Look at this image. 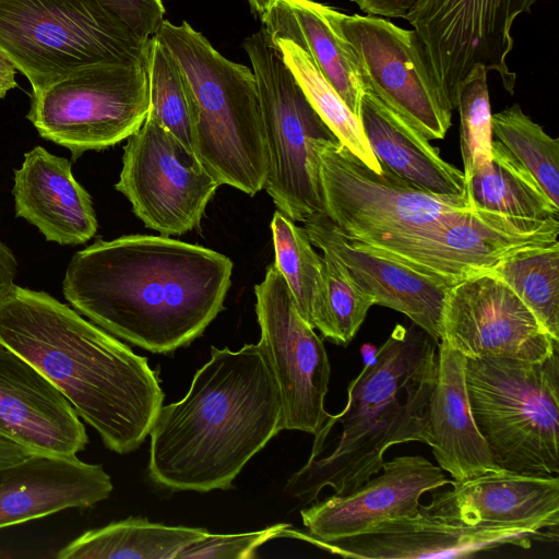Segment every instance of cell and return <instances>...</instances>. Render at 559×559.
<instances>
[{
    "label": "cell",
    "instance_id": "cell-1",
    "mask_svg": "<svg viewBox=\"0 0 559 559\" xmlns=\"http://www.w3.org/2000/svg\"><path fill=\"white\" fill-rule=\"evenodd\" d=\"M231 260L167 236L98 239L71 259L62 283L73 308L152 353L200 336L224 307Z\"/></svg>",
    "mask_w": 559,
    "mask_h": 559
},
{
    "label": "cell",
    "instance_id": "cell-2",
    "mask_svg": "<svg viewBox=\"0 0 559 559\" xmlns=\"http://www.w3.org/2000/svg\"><path fill=\"white\" fill-rule=\"evenodd\" d=\"M0 345L48 378L109 450L130 453L150 435L164 393L147 359L47 293L9 289Z\"/></svg>",
    "mask_w": 559,
    "mask_h": 559
},
{
    "label": "cell",
    "instance_id": "cell-3",
    "mask_svg": "<svg viewBox=\"0 0 559 559\" xmlns=\"http://www.w3.org/2000/svg\"><path fill=\"white\" fill-rule=\"evenodd\" d=\"M282 429L281 392L261 344L212 347L187 394L159 409L150 431V478L173 491L229 489Z\"/></svg>",
    "mask_w": 559,
    "mask_h": 559
},
{
    "label": "cell",
    "instance_id": "cell-4",
    "mask_svg": "<svg viewBox=\"0 0 559 559\" xmlns=\"http://www.w3.org/2000/svg\"><path fill=\"white\" fill-rule=\"evenodd\" d=\"M438 344L416 324L395 325L348 384L343 411L326 417L306 464L284 490L304 503L329 486L345 496L377 475L395 444L428 442V405L436 384Z\"/></svg>",
    "mask_w": 559,
    "mask_h": 559
},
{
    "label": "cell",
    "instance_id": "cell-5",
    "mask_svg": "<svg viewBox=\"0 0 559 559\" xmlns=\"http://www.w3.org/2000/svg\"><path fill=\"white\" fill-rule=\"evenodd\" d=\"M155 37L183 75L193 153L219 185L253 197L269 162L252 70L226 59L186 21L164 20Z\"/></svg>",
    "mask_w": 559,
    "mask_h": 559
},
{
    "label": "cell",
    "instance_id": "cell-6",
    "mask_svg": "<svg viewBox=\"0 0 559 559\" xmlns=\"http://www.w3.org/2000/svg\"><path fill=\"white\" fill-rule=\"evenodd\" d=\"M314 148L324 214L343 237L388 258H399L474 205L469 192L435 194L384 167L376 173L338 139L320 140Z\"/></svg>",
    "mask_w": 559,
    "mask_h": 559
},
{
    "label": "cell",
    "instance_id": "cell-7",
    "mask_svg": "<svg viewBox=\"0 0 559 559\" xmlns=\"http://www.w3.org/2000/svg\"><path fill=\"white\" fill-rule=\"evenodd\" d=\"M474 421L499 466L559 473V348L540 361L466 358Z\"/></svg>",
    "mask_w": 559,
    "mask_h": 559
},
{
    "label": "cell",
    "instance_id": "cell-8",
    "mask_svg": "<svg viewBox=\"0 0 559 559\" xmlns=\"http://www.w3.org/2000/svg\"><path fill=\"white\" fill-rule=\"evenodd\" d=\"M150 39L97 0H0V48L32 91L94 64L145 62Z\"/></svg>",
    "mask_w": 559,
    "mask_h": 559
},
{
    "label": "cell",
    "instance_id": "cell-9",
    "mask_svg": "<svg viewBox=\"0 0 559 559\" xmlns=\"http://www.w3.org/2000/svg\"><path fill=\"white\" fill-rule=\"evenodd\" d=\"M254 74L267 153L264 188L294 222L324 214L316 144L337 139L313 109L263 27L243 41Z\"/></svg>",
    "mask_w": 559,
    "mask_h": 559
},
{
    "label": "cell",
    "instance_id": "cell-10",
    "mask_svg": "<svg viewBox=\"0 0 559 559\" xmlns=\"http://www.w3.org/2000/svg\"><path fill=\"white\" fill-rule=\"evenodd\" d=\"M148 112L145 62L86 67L33 90L26 118L39 135L70 150L114 146L134 133Z\"/></svg>",
    "mask_w": 559,
    "mask_h": 559
},
{
    "label": "cell",
    "instance_id": "cell-11",
    "mask_svg": "<svg viewBox=\"0 0 559 559\" xmlns=\"http://www.w3.org/2000/svg\"><path fill=\"white\" fill-rule=\"evenodd\" d=\"M333 29L348 44L364 90L373 93L427 140H442L450 109L415 29L377 15H347L323 7Z\"/></svg>",
    "mask_w": 559,
    "mask_h": 559
},
{
    "label": "cell",
    "instance_id": "cell-12",
    "mask_svg": "<svg viewBox=\"0 0 559 559\" xmlns=\"http://www.w3.org/2000/svg\"><path fill=\"white\" fill-rule=\"evenodd\" d=\"M537 0H417L405 20L424 47L432 74L453 111L457 87L475 64L499 74L511 95L516 74L507 56L513 47L515 19Z\"/></svg>",
    "mask_w": 559,
    "mask_h": 559
},
{
    "label": "cell",
    "instance_id": "cell-13",
    "mask_svg": "<svg viewBox=\"0 0 559 559\" xmlns=\"http://www.w3.org/2000/svg\"><path fill=\"white\" fill-rule=\"evenodd\" d=\"M127 140L115 188L133 213L162 236L197 228L219 182L192 150L150 116Z\"/></svg>",
    "mask_w": 559,
    "mask_h": 559
},
{
    "label": "cell",
    "instance_id": "cell-14",
    "mask_svg": "<svg viewBox=\"0 0 559 559\" xmlns=\"http://www.w3.org/2000/svg\"><path fill=\"white\" fill-rule=\"evenodd\" d=\"M254 293L259 343L280 388L284 429L316 435L329 416L324 402L331 366L323 342L298 312L274 263Z\"/></svg>",
    "mask_w": 559,
    "mask_h": 559
},
{
    "label": "cell",
    "instance_id": "cell-15",
    "mask_svg": "<svg viewBox=\"0 0 559 559\" xmlns=\"http://www.w3.org/2000/svg\"><path fill=\"white\" fill-rule=\"evenodd\" d=\"M466 358L540 361L559 348L519 296L490 271L448 288L442 337Z\"/></svg>",
    "mask_w": 559,
    "mask_h": 559
},
{
    "label": "cell",
    "instance_id": "cell-16",
    "mask_svg": "<svg viewBox=\"0 0 559 559\" xmlns=\"http://www.w3.org/2000/svg\"><path fill=\"white\" fill-rule=\"evenodd\" d=\"M542 532L519 526L471 525L428 510L414 516L386 519L369 530L320 540L288 527L285 537L302 539L331 554L361 559L471 557L501 546L530 548Z\"/></svg>",
    "mask_w": 559,
    "mask_h": 559
},
{
    "label": "cell",
    "instance_id": "cell-17",
    "mask_svg": "<svg viewBox=\"0 0 559 559\" xmlns=\"http://www.w3.org/2000/svg\"><path fill=\"white\" fill-rule=\"evenodd\" d=\"M345 496L333 495L301 510L304 535L332 540L360 534L386 519L414 516L428 491L451 485L440 466L420 455L397 456Z\"/></svg>",
    "mask_w": 559,
    "mask_h": 559
},
{
    "label": "cell",
    "instance_id": "cell-18",
    "mask_svg": "<svg viewBox=\"0 0 559 559\" xmlns=\"http://www.w3.org/2000/svg\"><path fill=\"white\" fill-rule=\"evenodd\" d=\"M0 435L33 454L73 456L88 443L83 423L59 389L1 345Z\"/></svg>",
    "mask_w": 559,
    "mask_h": 559
},
{
    "label": "cell",
    "instance_id": "cell-19",
    "mask_svg": "<svg viewBox=\"0 0 559 559\" xmlns=\"http://www.w3.org/2000/svg\"><path fill=\"white\" fill-rule=\"evenodd\" d=\"M311 243L333 255L376 305L408 317L436 341L442 337V311L450 286L378 253L365 243L343 237L325 214L307 218Z\"/></svg>",
    "mask_w": 559,
    "mask_h": 559
},
{
    "label": "cell",
    "instance_id": "cell-20",
    "mask_svg": "<svg viewBox=\"0 0 559 559\" xmlns=\"http://www.w3.org/2000/svg\"><path fill=\"white\" fill-rule=\"evenodd\" d=\"M437 492L428 510L471 525L527 527L558 535L559 478L557 475L501 469Z\"/></svg>",
    "mask_w": 559,
    "mask_h": 559
},
{
    "label": "cell",
    "instance_id": "cell-21",
    "mask_svg": "<svg viewBox=\"0 0 559 559\" xmlns=\"http://www.w3.org/2000/svg\"><path fill=\"white\" fill-rule=\"evenodd\" d=\"M114 489L99 464L76 455L31 454L0 472V530L67 509H85Z\"/></svg>",
    "mask_w": 559,
    "mask_h": 559
},
{
    "label": "cell",
    "instance_id": "cell-22",
    "mask_svg": "<svg viewBox=\"0 0 559 559\" xmlns=\"http://www.w3.org/2000/svg\"><path fill=\"white\" fill-rule=\"evenodd\" d=\"M15 215L36 226L46 240L80 245L97 231L90 193L76 181L71 162L36 146L14 170Z\"/></svg>",
    "mask_w": 559,
    "mask_h": 559
},
{
    "label": "cell",
    "instance_id": "cell-23",
    "mask_svg": "<svg viewBox=\"0 0 559 559\" xmlns=\"http://www.w3.org/2000/svg\"><path fill=\"white\" fill-rule=\"evenodd\" d=\"M465 360L444 341L439 342L437 380L427 414V444L454 481L503 469L474 421L465 386Z\"/></svg>",
    "mask_w": 559,
    "mask_h": 559
},
{
    "label": "cell",
    "instance_id": "cell-24",
    "mask_svg": "<svg viewBox=\"0 0 559 559\" xmlns=\"http://www.w3.org/2000/svg\"><path fill=\"white\" fill-rule=\"evenodd\" d=\"M358 119L381 167L435 194L469 192L463 170L445 162L438 147L368 90L360 96Z\"/></svg>",
    "mask_w": 559,
    "mask_h": 559
},
{
    "label": "cell",
    "instance_id": "cell-25",
    "mask_svg": "<svg viewBox=\"0 0 559 559\" xmlns=\"http://www.w3.org/2000/svg\"><path fill=\"white\" fill-rule=\"evenodd\" d=\"M323 7L313 0H276L261 17L262 27L271 39H287L305 50L358 117L364 86L357 61L348 44L333 29Z\"/></svg>",
    "mask_w": 559,
    "mask_h": 559
},
{
    "label": "cell",
    "instance_id": "cell-26",
    "mask_svg": "<svg viewBox=\"0 0 559 559\" xmlns=\"http://www.w3.org/2000/svg\"><path fill=\"white\" fill-rule=\"evenodd\" d=\"M210 532L129 518L84 532L56 554L58 559H176Z\"/></svg>",
    "mask_w": 559,
    "mask_h": 559
},
{
    "label": "cell",
    "instance_id": "cell-27",
    "mask_svg": "<svg viewBox=\"0 0 559 559\" xmlns=\"http://www.w3.org/2000/svg\"><path fill=\"white\" fill-rule=\"evenodd\" d=\"M467 185L474 204L480 209L512 217L558 218L559 206L498 140L491 143V162Z\"/></svg>",
    "mask_w": 559,
    "mask_h": 559
},
{
    "label": "cell",
    "instance_id": "cell-28",
    "mask_svg": "<svg viewBox=\"0 0 559 559\" xmlns=\"http://www.w3.org/2000/svg\"><path fill=\"white\" fill-rule=\"evenodd\" d=\"M271 40L278 48L313 109L338 141L369 168L381 173V166L368 144L358 117L324 79L308 53L287 39Z\"/></svg>",
    "mask_w": 559,
    "mask_h": 559
},
{
    "label": "cell",
    "instance_id": "cell-29",
    "mask_svg": "<svg viewBox=\"0 0 559 559\" xmlns=\"http://www.w3.org/2000/svg\"><path fill=\"white\" fill-rule=\"evenodd\" d=\"M274 265L283 275L295 306L312 328L324 298V265L305 228L275 211L271 221Z\"/></svg>",
    "mask_w": 559,
    "mask_h": 559
},
{
    "label": "cell",
    "instance_id": "cell-30",
    "mask_svg": "<svg viewBox=\"0 0 559 559\" xmlns=\"http://www.w3.org/2000/svg\"><path fill=\"white\" fill-rule=\"evenodd\" d=\"M501 278L559 341V242L516 252L489 270Z\"/></svg>",
    "mask_w": 559,
    "mask_h": 559
},
{
    "label": "cell",
    "instance_id": "cell-31",
    "mask_svg": "<svg viewBox=\"0 0 559 559\" xmlns=\"http://www.w3.org/2000/svg\"><path fill=\"white\" fill-rule=\"evenodd\" d=\"M497 138L535 177L547 197L559 206V140L526 116L519 104L491 116Z\"/></svg>",
    "mask_w": 559,
    "mask_h": 559
},
{
    "label": "cell",
    "instance_id": "cell-32",
    "mask_svg": "<svg viewBox=\"0 0 559 559\" xmlns=\"http://www.w3.org/2000/svg\"><path fill=\"white\" fill-rule=\"evenodd\" d=\"M148 112L192 150L190 108L182 72L169 50L154 36L146 55Z\"/></svg>",
    "mask_w": 559,
    "mask_h": 559
},
{
    "label": "cell",
    "instance_id": "cell-33",
    "mask_svg": "<svg viewBox=\"0 0 559 559\" xmlns=\"http://www.w3.org/2000/svg\"><path fill=\"white\" fill-rule=\"evenodd\" d=\"M324 298L314 328L337 345L354 338L374 298L364 290L333 255L323 252Z\"/></svg>",
    "mask_w": 559,
    "mask_h": 559
},
{
    "label": "cell",
    "instance_id": "cell-34",
    "mask_svg": "<svg viewBox=\"0 0 559 559\" xmlns=\"http://www.w3.org/2000/svg\"><path fill=\"white\" fill-rule=\"evenodd\" d=\"M487 70L475 64L457 87L460 146L466 182L491 162V107Z\"/></svg>",
    "mask_w": 559,
    "mask_h": 559
},
{
    "label": "cell",
    "instance_id": "cell-35",
    "mask_svg": "<svg viewBox=\"0 0 559 559\" xmlns=\"http://www.w3.org/2000/svg\"><path fill=\"white\" fill-rule=\"evenodd\" d=\"M290 525L280 523L261 531L240 534H211L187 546L176 559H250L262 544L284 537Z\"/></svg>",
    "mask_w": 559,
    "mask_h": 559
},
{
    "label": "cell",
    "instance_id": "cell-36",
    "mask_svg": "<svg viewBox=\"0 0 559 559\" xmlns=\"http://www.w3.org/2000/svg\"><path fill=\"white\" fill-rule=\"evenodd\" d=\"M119 16L139 37H154L164 21L160 0H97Z\"/></svg>",
    "mask_w": 559,
    "mask_h": 559
},
{
    "label": "cell",
    "instance_id": "cell-37",
    "mask_svg": "<svg viewBox=\"0 0 559 559\" xmlns=\"http://www.w3.org/2000/svg\"><path fill=\"white\" fill-rule=\"evenodd\" d=\"M370 15L405 19L417 0H350Z\"/></svg>",
    "mask_w": 559,
    "mask_h": 559
},
{
    "label": "cell",
    "instance_id": "cell-38",
    "mask_svg": "<svg viewBox=\"0 0 559 559\" xmlns=\"http://www.w3.org/2000/svg\"><path fill=\"white\" fill-rule=\"evenodd\" d=\"M16 274L17 261L11 249L0 240V300L14 285Z\"/></svg>",
    "mask_w": 559,
    "mask_h": 559
},
{
    "label": "cell",
    "instance_id": "cell-39",
    "mask_svg": "<svg viewBox=\"0 0 559 559\" xmlns=\"http://www.w3.org/2000/svg\"><path fill=\"white\" fill-rule=\"evenodd\" d=\"M33 454L24 447L0 435V472Z\"/></svg>",
    "mask_w": 559,
    "mask_h": 559
},
{
    "label": "cell",
    "instance_id": "cell-40",
    "mask_svg": "<svg viewBox=\"0 0 559 559\" xmlns=\"http://www.w3.org/2000/svg\"><path fill=\"white\" fill-rule=\"evenodd\" d=\"M16 68L5 52L0 48V99L17 86Z\"/></svg>",
    "mask_w": 559,
    "mask_h": 559
},
{
    "label": "cell",
    "instance_id": "cell-41",
    "mask_svg": "<svg viewBox=\"0 0 559 559\" xmlns=\"http://www.w3.org/2000/svg\"><path fill=\"white\" fill-rule=\"evenodd\" d=\"M276 0H248L253 13L260 19L270 10Z\"/></svg>",
    "mask_w": 559,
    "mask_h": 559
}]
</instances>
